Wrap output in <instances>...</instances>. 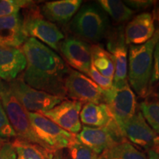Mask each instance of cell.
<instances>
[{"mask_svg": "<svg viewBox=\"0 0 159 159\" xmlns=\"http://www.w3.org/2000/svg\"><path fill=\"white\" fill-rule=\"evenodd\" d=\"M27 66L21 47L0 46V80L11 82L24 72Z\"/></svg>", "mask_w": 159, "mask_h": 159, "instance_id": "cell-14", "label": "cell"}, {"mask_svg": "<svg viewBox=\"0 0 159 159\" xmlns=\"http://www.w3.org/2000/svg\"><path fill=\"white\" fill-rule=\"evenodd\" d=\"M12 144L16 153V159H52L55 152L17 137L12 142Z\"/></svg>", "mask_w": 159, "mask_h": 159, "instance_id": "cell-20", "label": "cell"}, {"mask_svg": "<svg viewBox=\"0 0 159 159\" xmlns=\"http://www.w3.org/2000/svg\"><path fill=\"white\" fill-rule=\"evenodd\" d=\"M52 159H70L68 152H66L64 150H61L55 151L53 155Z\"/></svg>", "mask_w": 159, "mask_h": 159, "instance_id": "cell-32", "label": "cell"}, {"mask_svg": "<svg viewBox=\"0 0 159 159\" xmlns=\"http://www.w3.org/2000/svg\"><path fill=\"white\" fill-rule=\"evenodd\" d=\"M27 66L21 77L38 90L66 98L65 80L69 69L64 61L51 48L33 38L21 47Z\"/></svg>", "mask_w": 159, "mask_h": 159, "instance_id": "cell-1", "label": "cell"}, {"mask_svg": "<svg viewBox=\"0 0 159 159\" xmlns=\"http://www.w3.org/2000/svg\"><path fill=\"white\" fill-rule=\"evenodd\" d=\"M159 82V38L155 47L153 52V63H152V75L150 84Z\"/></svg>", "mask_w": 159, "mask_h": 159, "instance_id": "cell-29", "label": "cell"}, {"mask_svg": "<svg viewBox=\"0 0 159 159\" xmlns=\"http://www.w3.org/2000/svg\"><path fill=\"white\" fill-rule=\"evenodd\" d=\"M82 2L81 0L47 2L43 4L40 10L43 16L52 23L66 25L75 16Z\"/></svg>", "mask_w": 159, "mask_h": 159, "instance_id": "cell-17", "label": "cell"}, {"mask_svg": "<svg viewBox=\"0 0 159 159\" xmlns=\"http://www.w3.org/2000/svg\"><path fill=\"white\" fill-rule=\"evenodd\" d=\"M80 122L92 128H105L115 122L104 103H85L80 113Z\"/></svg>", "mask_w": 159, "mask_h": 159, "instance_id": "cell-19", "label": "cell"}, {"mask_svg": "<svg viewBox=\"0 0 159 159\" xmlns=\"http://www.w3.org/2000/svg\"><path fill=\"white\" fill-rule=\"evenodd\" d=\"M159 38V30L142 45L129 47L128 81L135 92L142 98L150 96V80L153 63V52Z\"/></svg>", "mask_w": 159, "mask_h": 159, "instance_id": "cell-2", "label": "cell"}, {"mask_svg": "<svg viewBox=\"0 0 159 159\" xmlns=\"http://www.w3.org/2000/svg\"><path fill=\"white\" fill-rule=\"evenodd\" d=\"M100 7L116 23H124L130 20L135 11L126 4L118 0H99L97 2Z\"/></svg>", "mask_w": 159, "mask_h": 159, "instance_id": "cell-23", "label": "cell"}, {"mask_svg": "<svg viewBox=\"0 0 159 159\" xmlns=\"http://www.w3.org/2000/svg\"><path fill=\"white\" fill-rule=\"evenodd\" d=\"M59 50L66 62L79 72L89 75L91 65V46L76 36H69L61 41Z\"/></svg>", "mask_w": 159, "mask_h": 159, "instance_id": "cell-12", "label": "cell"}, {"mask_svg": "<svg viewBox=\"0 0 159 159\" xmlns=\"http://www.w3.org/2000/svg\"><path fill=\"white\" fill-rule=\"evenodd\" d=\"M143 116L150 128L159 134V100L157 98H147L139 105Z\"/></svg>", "mask_w": 159, "mask_h": 159, "instance_id": "cell-24", "label": "cell"}, {"mask_svg": "<svg viewBox=\"0 0 159 159\" xmlns=\"http://www.w3.org/2000/svg\"><path fill=\"white\" fill-rule=\"evenodd\" d=\"M148 159H159V154L153 150L148 151Z\"/></svg>", "mask_w": 159, "mask_h": 159, "instance_id": "cell-33", "label": "cell"}, {"mask_svg": "<svg viewBox=\"0 0 159 159\" xmlns=\"http://www.w3.org/2000/svg\"><path fill=\"white\" fill-rule=\"evenodd\" d=\"M27 115L36 136L50 151L64 150L76 138V135L63 130L43 114L27 111Z\"/></svg>", "mask_w": 159, "mask_h": 159, "instance_id": "cell-8", "label": "cell"}, {"mask_svg": "<svg viewBox=\"0 0 159 159\" xmlns=\"http://www.w3.org/2000/svg\"><path fill=\"white\" fill-rule=\"evenodd\" d=\"M0 137L4 139L17 137L9 122L1 99H0Z\"/></svg>", "mask_w": 159, "mask_h": 159, "instance_id": "cell-27", "label": "cell"}, {"mask_svg": "<svg viewBox=\"0 0 159 159\" xmlns=\"http://www.w3.org/2000/svg\"><path fill=\"white\" fill-rule=\"evenodd\" d=\"M33 1L27 0H2L0 1V18L9 16L19 13L21 9H25L32 4Z\"/></svg>", "mask_w": 159, "mask_h": 159, "instance_id": "cell-26", "label": "cell"}, {"mask_svg": "<svg viewBox=\"0 0 159 159\" xmlns=\"http://www.w3.org/2000/svg\"><path fill=\"white\" fill-rule=\"evenodd\" d=\"M6 142H7V141H6L5 139H4L1 138V137H0V148H1V147L2 146V145L5 144Z\"/></svg>", "mask_w": 159, "mask_h": 159, "instance_id": "cell-34", "label": "cell"}, {"mask_svg": "<svg viewBox=\"0 0 159 159\" xmlns=\"http://www.w3.org/2000/svg\"><path fill=\"white\" fill-rule=\"evenodd\" d=\"M27 39L19 13L0 18V46L19 48Z\"/></svg>", "mask_w": 159, "mask_h": 159, "instance_id": "cell-16", "label": "cell"}, {"mask_svg": "<svg viewBox=\"0 0 159 159\" xmlns=\"http://www.w3.org/2000/svg\"><path fill=\"white\" fill-rule=\"evenodd\" d=\"M99 159H105L102 156H99Z\"/></svg>", "mask_w": 159, "mask_h": 159, "instance_id": "cell-36", "label": "cell"}, {"mask_svg": "<svg viewBox=\"0 0 159 159\" xmlns=\"http://www.w3.org/2000/svg\"><path fill=\"white\" fill-rule=\"evenodd\" d=\"M158 152V153L159 154V150H158V151H157V152Z\"/></svg>", "mask_w": 159, "mask_h": 159, "instance_id": "cell-37", "label": "cell"}, {"mask_svg": "<svg viewBox=\"0 0 159 159\" xmlns=\"http://www.w3.org/2000/svg\"><path fill=\"white\" fill-rule=\"evenodd\" d=\"M103 103L107 105L121 132L126 122L136 113V97L128 82L120 85H113L110 89L104 91Z\"/></svg>", "mask_w": 159, "mask_h": 159, "instance_id": "cell-6", "label": "cell"}, {"mask_svg": "<svg viewBox=\"0 0 159 159\" xmlns=\"http://www.w3.org/2000/svg\"><path fill=\"white\" fill-rule=\"evenodd\" d=\"M0 99L17 138L35 143L48 150L32 128L27 111L16 98L7 83L2 80H0Z\"/></svg>", "mask_w": 159, "mask_h": 159, "instance_id": "cell-4", "label": "cell"}, {"mask_svg": "<svg viewBox=\"0 0 159 159\" xmlns=\"http://www.w3.org/2000/svg\"><path fill=\"white\" fill-rule=\"evenodd\" d=\"M0 159H16V153L12 142H6L0 148Z\"/></svg>", "mask_w": 159, "mask_h": 159, "instance_id": "cell-30", "label": "cell"}, {"mask_svg": "<svg viewBox=\"0 0 159 159\" xmlns=\"http://www.w3.org/2000/svg\"><path fill=\"white\" fill-rule=\"evenodd\" d=\"M76 138L98 155L102 154L125 139L116 123L105 128L84 126L76 135Z\"/></svg>", "mask_w": 159, "mask_h": 159, "instance_id": "cell-10", "label": "cell"}, {"mask_svg": "<svg viewBox=\"0 0 159 159\" xmlns=\"http://www.w3.org/2000/svg\"><path fill=\"white\" fill-rule=\"evenodd\" d=\"M7 84L16 98L28 112L42 114L53 108L65 99L33 88L21 77L8 82Z\"/></svg>", "mask_w": 159, "mask_h": 159, "instance_id": "cell-7", "label": "cell"}, {"mask_svg": "<svg viewBox=\"0 0 159 159\" xmlns=\"http://www.w3.org/2000/svg\"><path fill=\"white\" fill-rule=\"evenodd\" d=\"M105 159H148L144 152L124 139L101 154Z\"/></svg>", "mask_w": 159, "mask_h": 159, "instance_id": "cell-22", "label": "cell"}, {"mask_svg": "<svg viewBox=\"0 0 159 159\" xmlns=\"http://www.w3.org/2000/svg\"><path fill=\"white\" fill-rule=\"evenodd\" d=\"M35 2L27 7L23 18L24 30L27 38H33L49 48L59 51L64 35L56 25L46 19L41 10L34 6Z\"/></svg>", "mask_w": 159, "mask_h": 159, "instance_id": "cell-5", "label": "cell"}, {"mask_svg": "<svg viewBox=\"0 0 159 159\" xmlns=\"http://www.w3.org/2000/svg\"><path fill=\"white\" fill-rule=\"evenodd\" d=\"M66 97L85 103H103L104 91L83 73L70 69L65 80Z\"/></svg>", "mask_w": 159, "mask_h": 159, "instance_id": "cell-9", "label": "cell"}, {"mask_svg": "<svg viewBox=\"0 0 159 159\" xmlns=\"http://www.w3.org/2000/svg\"><path fill=\"white\" fill-rule=\"evenodd\" d=\"M88 75L99 87H100V88L102 89V90H108V89H110L111 87H112L113 80L101 75L100 73L97 70L94 66H93L92 63H91V69Z\"/></svg>", "mask_w": 159, "mask_h": 159, "instance_id": "cell-28", "label": "cell"}, {"mask_svg": "<svg viewBox=\"0 0 159 159\" xmlns=\"http://www.w3.org/2000/svg\"><path fill=\"white\" fill-rule=\"evenodd\" d=\"M156 98L158 99L159 100V84H158V90H157V93H156Z\"/></svg>", "mask_w": 159, "mask_h": 159, "instance_id": "cell-35", "label": "cell"}, {"mask_svg": "<svg viewBox=\"0 0 159 159\" xmlns=\"http://www.w3.org/2000/svg\"><path fill=\"white\" fill-rule=\"evenodd\" d=\"M122 134L129 142L145 150L156 152L159 149V136L150 128L140 111L126 122Z\"/></svg>", "mask_w": 159, "mask_h": 159, "instance_id": "cell-11", "label": "cell"}, {"mask_svg": "<svg viewBox=\"0 0 159 159\" xmlns=\"http://www.w3.org/2000/svg\"><path fill=\"white\" fill-rule=\"evenodd\" d=\"M108 27L106 13L96 4L81 6L69 24V29L77 38L92 43L102 39Z\"/></svg>", "mask_w": 159, "mask_h": 159, "instance_id": "cell-3", "label": "cell"}, {"mask_svg": "<svg viewBox=\"0 0 159 159\" xmlns=\"http://www.w3.org/2000/svg\"><path fill=\"white\" fill-rule=\"evenodd\" d=\"M154 34V18L152 13H140L131 19L125 27V43L130 46L144 44L152 39Z\"/></svg>", "mask_w": 159, "mask_h": 159, "instance_id": "cell-15", "label": "cell"}, {"mask_svg": "<svg viewBox=\"0 0 159 159\" xmlns=\"http://www.w3.org/2000/svg\"><path fill=\"white\" fill-rule=\"evenodd\" d=\"M91 63L97 70L103 76L114 79L115 67L112 55L97 44L91 46Z\"/></svg>", "mask_w": 159, "mask_h": 159, "instance_id": "cell-21", "label": "cell"}, {"mask_svg": "<svg viewBox=\"0 0 159 159\" xmlns=\"http://www.w3.org/2000/svg\"><path fill=\"white\" fill-rule=\"evenodd\" d=\"M67 150L70 159H99V155L80 142L77 138L70 143Z\"/></svg>", "mask_w": 159, "mask_h": 159, "instance_id": "cell-25", "label": "cell"}, {"mask_svg": "<svg viewBox=\"0 0 159 159\" xmlns=\"http://www.w3.org/2000/svg\"><path fill=\"white\" fill-rule=\"evenodd\" d=\"M152 1H126L125 3L134 9H145L153 3Z\"/></svg>", "mask_w": 159, "mask_h": 159, "instance_id": "cell-31", "label": "cell"}, {"mask_svg": "<svg viewBox=\"0 0 159 159\" xmlns=\"http://www.w3.org/2000/svg\"><path fill=\"white\" fill-rule=\"evenodd\" d=\"M82 102L71 99H64L54 108L42 113L43 116L70 134L77 135L82 130L80 113Z\"/></svg>", "mask_w": 159, "mask_h": 159, "instance_id": "cell-13", "label": "cell"}, {"mask_svg": "<svg viewBox=\"0 0 159 159\" xmlns=\"http://www.w3.org/2000/svg\"><path fill=\"white\" fill-rule=\"evenodd\" d=\"M108 47L114 62L115 72L113 85H120L128 83V50L126 49L124 35H119L116 41L108 43Z\"/></svg>", "mask_w": 159, "mask_h": 159, "instance_id": "cell-18", "label": "cell"}]
</instances>
